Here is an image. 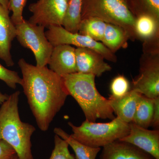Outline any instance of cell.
<instances>
[{
    "label": "cell",
    "mask_w": 159,
    "mask_h": 159,
    "mask_svg": "<svg viewBox=\"0 0 159 159\" xmlns=\"http://www.w3.org/2000/svg\"><path fill=\"white\" fill-rule=\"evenodd\" d=\"M54 132L67 142L74 150L76 159H96L101 150L100 148H94L80 143L59 127L54 128Z\"/></svg>",
    "instance_id": "ac0fdd59"
},
{
    "label": "cell",
    "mask_w": 159,
    "mask_h": 159,
    "mask_svg": "<svg viewBox=\"0 0 159 159\" xmlns=\"http://www.w3.org/2000/svg\"><path fill=\"white\" fill-rule=\"evenodd\" d=\"M148 12L159 20V0H143Z\"/></svg>",
    "instance_id": "4316f807"
},
{
    "label": "cell",
    "mask_w": 159,
    "mask_h": 159,
    "mask_svg": "<svg viewBox=\"0 0 159 159\" xmlns=\"http://www.w3.org/2000/svg\"><path fill=\"white\" fill-rule=\"evenodd\" d=\"M9 95L6 94H3L0 91V105L8 99Z\"/></svg>",
    "instance_id": "f1b7e54d"
},
{
    "label": "cell",
    "mask_w": 159,
    "mask_h": 159,
    "mask_svg": "<svg viewBox=\"0 0 159 159\" xmlns=\"http://www.w3.org/2000/svg\"><path fill=\"white\" fill-rule=\"evenodd\" d=\"M77 73L92 74L99 77L112 68L105 62L101 54L92 49L77 48L75 49Z\"/></svg>",
    "instance_id": "8fae6325"
},
{
    "label": "cell",
    "mask_w": 159,
    "mask_h": 159,
    "mask_svg": "<svg viewBox=\"0 0 159 159\" xmlns=\"http://www.w3.org/2000/svg\"><path fill=\"white\" fill-rule=\"evenodd\" d=\"M102 148L100 159H155L135 145L119 140Z\"/></svg>",
    "instance_id": "5bb4252c"
},
{
    "label": "cell",
    "mask_w": 159,
    "mask_h": 159,
    "mask_svg": "<svg viewBox=\"0 0 159 159\" xmlns=\"http://www.w3.org/2000/svg\"><path fill=\"white\" fill-rule=\"evenodd\" d=\"M75 49L70 45L54 47L48 63L49 69L61 77L77 73Z\"/></svg>",
    "instance_id": "7c38bea8"
},
{
    "label": "cell",
    "mask_w": 159,
    "mask_h": 159,
    "mask_svg": "<svg viewBox=\"0 0 159 159\" xmlns=\"http://www.w3.org/2000/svg\"><path fill=\"white\" fill-rule=\"evenodd\" d=\"M154 99V109L153 116L151 125L155 129H158L159 127V97Z\"/></svg>",
    "instance_id": "83f0119b"
},
{
    "label": "cell",
    "mask_w": 159,
    "mask_h": 159,
    "mask_svg": "<svg viewBox=\"0 0 159 159\" xmlns=\"http://www.w3.org/2000/svg\"><path fill=\"white\" fill-rule=\"evenodd\" d=\"M72 129V137L77 141L94 148L104 147L129 133V123L116 117L108 122H90L85 120L80 126L68 123Z\"/></svg>",
    "instance_id": "5b68a950"
},
{
    "label": "cell",
    "mask_w": 159,
    "mask_h": 159,
    "mask_svg": "<svg viewBox=\"0 0 159 159\" xmlns=\"http://www.w3.org/2000/svg\"><path fill=\"white\" fill-rule=\"evenodd\" d=\"M68 3L67 0H38L29 6L32 15L28 21L48 29L51 26H62Z\"/></svg>",
    "instance_id": "9c48e42d"
},
{
    "label": "cell",
    "mask_w": 159,
    "mask_h": 159,
    "mask_svg": "<svg viewBox=\"0 0 159 159\" xmlns=\"http://www.w3.org/2000/svg\"><path fill=\"white\" fill-rule=\"evenodd\" d=\"M142 94L134 90L119 98L109 97V103L114 113L122 121L129 123L132 122L138 101Z\"/></svg>",
    "instance_id": "9a60e30c"
},
{
    "label": "cell",
    "mask_w": 159,
    "mask_h": 159,
    "mask_svg": "<svg viewBox=\"0 0 159 159\" xmlns=\"http://www.w3.org/2000/svg\"><path fill=\"white\" fill-rule=\"evenodd\" d=\"M61 77L69 95L79 104L86 120L96 122L97 119L112 120L116 118L109 100L99 93L96 88V76L77 72Z\"/></svg>",
    "instance_id": "7a4b0ae2"
},
{
    "label": "cell",
    "mask_w": 159,
    "mask_h": 159,
    "mask_svg": "<svg viewBox=\"0 0 159 159\" xmlns=\"http://www.w3.org/2000/svg\"><path fill=\"white\" fill-rule=\"evenodd\" d=\"M21 85L39 128L48 130L69 96L62 77L46 66L32 65L21 58Z\"/></svg>",
    "instance_id": "6da1fadb"
},
{
    "label": "cell",
    "mask_w": 159,
    "mask_h": 159,
    "mask_svg": "<svg viewBox=\"0 0 159 159\" xmlns=\"http://www.w3.org/2000/svg\"><path fill=\"white\" fill-rule=\"evenodd\" d=\"M159 20L148 13H142L136 17L134 31L137 39L148 42L159 38Z\"/></svg>",
    "instance_id": "2e32d148"
},
{
    "label": "cell",
    "mask_w": 159,
    "mask_h": 159,
    "mask_svg": "<svg viewBox=\"0 0 159 159\" xmlns=\"http://www.w3.org/2000/svg\"><path fill=\"white\" fill-rule=\"evenodd\" d=\"M45 34L53 47L66 44L91 49L101 54L105 59L114 62L117 61L115 53L110 51L102 43L79 33L70 32L62 26H51L46 31Z\"/></svg>",
    "instance_id": "ba28073f"
},
{
    "label": "cell",
    "mask_w": 159,
    "mask_h": 159,
    "mask_svg": "<svg viewBox=\"0 0 159 159\" xmlns=\"http://www.w3.org/2000/svg\"><path fill=\"white\" fill-rule=\"evenodd\" d=\"M130 39L129 34L125 29L114 24L107 23L103 39L101 43L113 53L121 48L127 46Z\"/></svg>",
    "instance_id": "e0dca14e"
},
{
    "label": "cell",
    "mask_w": 159,
    "mask_h": 159,
    "mask_svg": "<svg viewBox=\"0 0 159 159\" xmlns=\"http://www.w3.org/2000/svg\"><path fill=\"white\" fill-rule=\"evenodd\" d=\"M16 28L18 41L23 47L33 52L36 66L40 67L47 66L54 47L46 37L45 28L25 19L16 25Z\"/></svg>",
    "instance_id": "8992f818"
},
{
    "label": "cell",
    "mask_w": 159,
    "mask_h": 159,
    "mask_svg": "<svg viewBox=\"0 0 159 159\" xmlns=\"http://www.w3.org/2000/svg\"><path fill=\"white\" fill-rule=\"evenodd\" d=\"M12 159H19V158L17 156V154L14 157H13Z\"/></svg>",
    "instance_id": "4dcf8cb0"
},
{
    "label": "cell",
    "mask_w": 159,
    "mask_h": 159,
    "mask_svg": "<svg viewBox=\"0 0 159 159\" xmlns=\"http://www.w3.org/2000/svg\"><path fill=\"white\" fill-rule=\"evenodd\" d=\"M9 11L0 4V59L7 66H14L11 53V43L16 35V26L9 16Z\"/></svg>",
    "instance_id": "4fadbf2b"
},
{
    "label": "cell",
    "mask_w": 159,
    "mask_h": 159,
    "mask_svg": "<svg viewBox=\"0 0 159 159\" xmlns=\"http://www.w3.org/2000/svg\"><path fill=\"white\" fill-rule=\"evenodd\" d=\"M20 91L9 95L0 107V140L12 147L19 159H34L31 152V136L36 129L23 122L19 112Z\"/></svg>",
    "instance_id": "3957f363"
},
{
    "label": "cell",
    "mask_w": 159,
    "mask_h": 159,
    "mask_svg": "<svg viewBox=\"0 0 159 159\" xmlns=\"http://www.w3.org/2000/svg\"><path fill=\"white\" fill-rule=\"evenodd\" d=\"M0 4L5 9L9 10L8 0H0Z\"/></svg>",
    "instance_id": "f546056e"
},
{
    "label": "cell",
    "mask_w": 159,
    "mask_h": 159,
    "mask_svg": "<svg viewBox=\"0 0 159 159\" xmlns=\"http://www.w3.org/2000/svg\"><path fill=\"white\" fill-rule=\"evenodd\" d=\"M106 23L98 18L89 17L81 20L78 33L101 42L103 39Z\"/></svg>",
    "instance_id": "ffe728a7"
},
{
    "label": "cell",
    "mask_w": 159,
    "mask_h": 159,
    "mask_svg": "<svg viewBox=\"0 0 159 159\" xmlns=\"http://www.w3.org/2000/svg\"><path fill=\"white\" fill-rule=\"evenodd\" d=\"M54 147L49 159H76L74 155L70 152L69 144L55 134L54 138Z\"/></svg>",
    "instance_id": "7402d4cb"
},
{
    "label": "cell",
    "mask_w": 159,
    "mask_h": 159,
    "mask_svg": "<svg viewBox=\"0 0 159 159\" xmlns=\"http://www.w3.org/2000/svg\"><path fill=\"white\" fill-rule=\"evenodd\" d=\"M27 2V0H8L9 10L12 12L10 17L15 25L24 20L23 11Z\"/></svg>",
    "instance_id": "d4e9b609"
},
{
    "label": "cell",
    "mask_w": 159,
    "mask_h": 159,
    "mask_svg": "<svg viewBox=\"0 0 159 159\" xmlns=\"http://www.w3.org/2000/svg\"><path fill=\"white\" fill-rule=\"evenodd\" d=\"M67 1H68V2H69V0H67Z\"/></svg>",
    "instance_id": "1f68e13d"
},
{
    "label": "cell",
    "mask_w": 159,
    "mask_h": 159,
    "mask_svg": "<svg viewBox=\"0 0 159 159\" xmlns=\"http://www.w3.org/2000/svg\"><path fill=\"white\" fill-rule=\"evenodd\" d=\"M16 155L14 148L4 140H0V159H12Z\"/></svg>",
    "instance_id": "484cf974"
},
{
    "label": "cell",
    "mask_w": 159,
    "mask_h": 159,
    "mask_svg": "<svg viewBox=\"0 0 159 159\" xmlns=\"http://www.w3.org/2000/svg\"><path fill=\"white\" fill-rule=\"evenodd\" d=\"M82 0H69L62 27L73 33H78L81 21Z\"/></svg>",
    "instance_id": "44dd1931"
},
{
    "label": "cell",
    "mask_w": 159,
    "mask_h": 159,
    "mask_svg": "<svg viewBox=\"0 0 159 159\" xmlns=\"http://www.w3.org/2000/svg\"><path fill=\"white\" fill-rule=\"evenodd\" d=\"M142 60L139 74L132 81L131 89L154 99L159 97L158 48L146 51Z\"/></svg>",
    "instance_id": "52a82bcc"
},
{
    "label": "cell",
    "mask_w": 159,
    "mask_h": 159,
    "mask_svg": "<svg viewBox=\"0 0 159 159\" xmlns=\"http://www.w3.org/2000/svg\"><path fill=\"white\" fill-rule=\"evenodd\" d=\"M0 80L11 89H15L17 84L21 85L22 80L17 72L6 68L0 63Z\"/></svg>",
    "instance_id": "cb8c5ba5"
},
{
    "label": "cell",
    "mask_w": 159,
    "mask_h": 159,
    "mask_svg": "<svg viewBox=\"0 0 159 159\" xmlns=\"http://www.w3.org/2000/svg\"><path fill=\"white\" fill-rule=\"evenodd\" d=\"M153 109V99L141 95L131 122L143 128L148 129L151 125Z\"/></svg>",
    "instance_id": "d6986e66"
},
{
    "label": "cell",
    "mask_w": 159,
    "mask_h": 159,
    "mask_svg": "<svg viewBox=\"0 0 159 159\" xmlns=\"http://www.w3.org/2000/svg\"><path fill=\"white\" fill-rule=\"evenodd\" d=\"M130 90V84L127 78L123 75H118L111 82L110 97L119 98L124 96Z\"/></svg>",
    "instance_id": "603a6c76"
},
{
    "label": "cell",
    "mask_w": 159,
    "mask_h": 159,
    "mask_svg": "<svg viewBox=\"0 0 159 159\" xmlns=\"http://www.w3.org/2000/svg\"><path fill=\"white\" fill-rule=\"evenodd\" d=\"M129 133L119 140L128 142L148 153L155 159H159V129L149 130L129 123Z\"/></svg>",
    "instance_id": "30bf717a"
},
{
    "label": "cell",
    "mask_w": 159,
    "mask_h": 159,
    "mask_svg": "<svg viewBox=\"0 0 159 159\" xmlns=\"http://www.w3.org/2000/svg\"><path fill=\"white\" fill-rule=\"evenodd\" d=\"M89 17L120 26L128 32L131 40L137 39L134 31L136 16L127 0H82L81 20Z\"/></svg>",
    "instance_id": "277c9868"
}]
</instances>
